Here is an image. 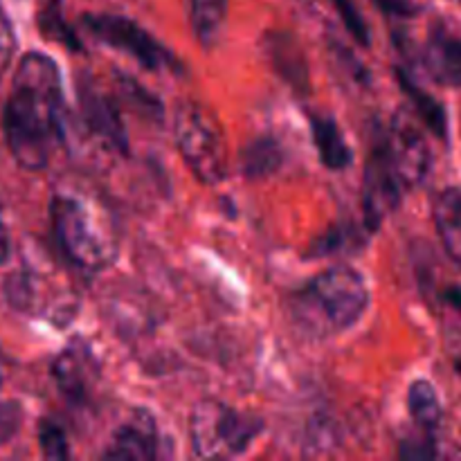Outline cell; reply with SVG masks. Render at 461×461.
<instances>
[{
  "mask_svg": "<svg viewBox=\"0 0 461 461\" xmlns=\"http://www.w3.org/2000/svg\"><path fill=\"white\" fill-rule=\"evenodd\" d=\"M0 383H3V363H0Z\"/></svg>",
  "mask_w": 461,
  "mask_h": 461,
  "instance_id": "30",
  "label": "cell"
},
{
  "mask_svg": "<svg viewBox=\"0 0 461 461\" xmlns=\"http://www.w3.org/2000/svg\"><path fill=\"white\" fill-rule=\"evenodd\" d=\"M444 297H446V302L453 306V309H457L461 313V291H459V288H448Z\"/></svg>",
  "mask_w": 461,
  "mask_h": 461,
  "instance_id": "29",
  "label": "cell"
},
{
  "mask_svg": "<svg viewBox=\"0 0 461 461\" xmlns=\"http://www.w3.org/2000/svg\"><path fill=\"white\" fill-rule=\"evenodd\" d=\"M264 430V421L252 414H241L219 401H203L194 408L192 446L198 457L219 459L246 453L248 446Z\"/></svg>",
  "mask_w": 461,
  "mask_h": 461,
  "instance_id": "5",
  "label": "cell"
},
{
  "mask_svg": "<svg viewBox=\"0 0 461 461\" xmlns=\"http://www.w3.org/2000/svg\"><path fill=\"white\" fill-rule=\"evenodd\" d=\"M374 3H376L385 14H392V16L399 18H410L419 14V7L414 0H374Z\"/></svg>",
  "mask_w": 461,
  "mask_h": 461,
  "instance_id": "27",
  "label": "cell"
},
{
  "mask_svg": "<svg viewBox=\"0 0 461 461\" xmlns=\"http://www.w3.org/2000/svg\"><path fill=\"white\" fill-rule=\"evenodd\" d=\"M432 216L444 250L461 268V189L446 187L439 192L432 205Z\"/></svg>",
  "mask_w": 461,
  "mask_h": 461,
  "instance_id": "14",
  "label": "cell"
},
{
  "mask_svg": "<svg viewBox=\"0 0 461 461\" xmlns=\"http://www.w3.org/2000/svg\"><path fill=\"white\" fill-rule=\"evenodd\" d=\"M383 144H385L387 160L403 192L419 187L430 174L432 153L417 120L408 111L396 113L387 129V138H383Z\"/></svg>",
  "mask_w": 461,
  "mask_h": 461,
  "instance_id": "7",
  "label": "cell"
},
{
  "mask_svg": "<svg viewBox=\"0 0 461 461\" xmlns=\"http://www.w3.org/2000/svg\"><path fill=\"white\" fill-rule=\"evenodd\" d=\"M457 369H459V376H461V360L457 363Z\"/></svg>",
  "mask_w": 461,
  "mask_h": 461,
  "instance_id": "31",
  "label": "cell"
},
{
  "mask_svg": "<svg viewBox=\"0 0 461 461\" xmlns=\"http://www.w3.org/2000/svg\"><path fill=\"white\" fill-rule=\"evenodd\" d=\"M333 5H336V9L340 12L342 23H345V27L349 30V34L354 36L356 43H360L363 48H367L369 30H367V23H365V18L360 16L358 7H356L351 0H333Z\"/></svg>",
  "mask_w": 461,
  "mask_h": 461,
  "instance_id": "23",
  "label": "cell"
},
{
  "mask_svg": "<svg viewBox=\"0 0 461 461\" xmlns=\"http://www.w3.org/2000/svg\"><path fill=\"white\" fill-rule=\"evenodd\" d=\"M90 36L102 43L129 54L131 59L151 72H176L178 63L171 57L169 50L158 43L144 27L133 23L131 18L115 16V14H88L81 18Z\"/></svg>",
  "mask_w": 461,
  "mask_h": 461,
  "instance_id": "6",
  "label": "cell"
},
{
  "mask_svg": "<svg viewBox=\"0 0 461 461\" xmlns=\"http://www.w3.org/2000/svg\"><path fill=\"white\" fill-rule=\"evenodd\" d=\"M158 455L156 421L147 410H135L133 417L117 428L111 448L104 453L106 459L149 461Z\"/></svg>",
  "mask_w": 461,
  "mask_h": 461,
  "instance_id": "11",
  "label": "cell"
},
{
  "mask_svg": "<svg viewBox=\"0 0 461 461\" xmlns=\"http://www.w3.org/2000/svg\"><path fill=\"white\" fill-rule=\"evenodd\" d=\"M9 252H12V243H9V234L7 228H5L3 219H0V266L7 264Z\"/></svg>",
  "mask_w": 461,
  "mask_h": 461,
  "instance_id": "28",
  "label": "cell"
},
{
  "mask_svg": "<svg viewBox=\"0 0 461 461\" xmlns=\"http://www.w3.org/2000/svg\"><path fill=\"white\" fill-rule=\"evenodd\" d=\"M300 315L320 333H340L354 327L369 306L365 277L351 266L324 270L297 297Z\"/></svg>",
  "mask_w": 461,
  "mask_h": 461,
  "instance_id": "3",
  "label": "cell"
},
{
  "mask_svg": "<svg viewBox=\"0 0 461 461\" xmlns=\"http://www.w3.org/2000/svg\"><path fill=\"white\" fill-rule=\"evenodd\" d=\"M435 455L437 450L430 437H423V439H410L401 446V457L403 459H432Z\"/></svg>",
  "mask_w": 461,
  "mask_h": 461,
  "instance_id": "26",
  "label": "cell"
},
{
  "mask_svg": "<svg viewBox=\"0 0 461 461\" xmlns=\"http://www.w3.org/2000/svg\"><path fill=\"white\" fill-rule=\"evenodd\" d=\"M39 446L45 459H68L70 457V446L61 426L54 421H41L39 426Z\"/></svg>",
  "mask_w": 461,
  "mask_h": 461,
  "instance_id": "22",
  "label": "cell"
},
{
  "mask_svg": "<svg viewBox=\"0 0 461 461\" xmlns=\"http://www.w3.org/2000/svg\"><path fill=\"white\" fill-rule=\"evenodd\" d=\"M311 133H313V144L318 149V158L322 165L331 171H342L351 165V149L347 144L345 133L338 126L336 120L327 115H315L311 120Z\"/></svg>",
  "mask_w": 461,
  "mask_h": 461,
  "instance_id": "15",
  "label": "cell"
},
{
  "mask_svg": "<svg viewBox=\"0 0 461 461\" xmlns=\"http://www.w3.org/2000/svg\"><path fill=\"white\" fill-rule=\"evenodd\" d=\"M408 410L412 414L414 423L421 428L426 435L439 428L441 423V403L435 387L428 381H414L408 390Z\"/></svg>",
  "mask_w": 461,
  "mask_h": 461,
  "instance_id": "19",
  "label": "cell"
},
{
  "mask_svg": "<svg viewBox=\"0 0 461 461\" xmlns=\"http://www.w3.org/2000/svg\"><path fill=\"white\" fill-rule=\"evenodd\" d=\"M117 88H120V99L126 104V106L142 113V115L153 117V120H156V117L160 120L162 115L160 102H158L156 97H151L144 88H140L133 79H129V77H120V79H117Z\"/></svg>",
  "mask_w": 461,
  "mask_h": 461,
  "instance_id": "21",
  "label": "cell"
},
{
  "mask_svg": "<svg viewBox=\"0 0 461 461\" xmlns=\"http://www.w3.org/2000/svg\"><path fill=\"white\" fill-rule=\"evenodd\" d=\"M79 108L81 122L95 138L102 140L108 149L117 153L129 151L124 122H122L120 108L113 99L97 93L93 86H79Z\"/></svg>",
  "mask_w": 461,
  "mask_h": 461,
  "instance_id": "9",
  "label": "cell"
},
{
  "mask_svg": "<svg viewBox=\"0 0 461 461\" xmlns=\"http://www.w3.org/2000/svg\"><path fill=\"white\" fill-rule=\"evenodd\" d=\"M176 147L194 178L219 185L228 178V142L219 117L196 99H185L176 108Z\"/></svg>",
  "mask_w": 461,
  "mask_h": 461,
  "instance_id": "4",
  "label": "cell"
},
{
  "mask_svg": "<svg viewBox=\"0 0 461 461\" xmlns=\"http://www.w3.org/2000/svg\"><path fill=\"white\" fill-rule=\"evenodd\" d=\"M36 23H39L41 34L48 41L61 43L63 48L79 52L81 43L77 39L75 30L63 21L61 0H39V12H36Z\"/></svg>",
  "mask_w": 461,
  "mask_h": 461,
  "instance_id": "20",
  "label": "cell"
},
{
  "mask_svg": "<svg viewBox=\"0 0 461 461\" xmlns=\"http://www.w3.org/2000/svg\"><path fill=\"white\" fill-rule=\"evenodd\" d=\"M14 160L23 169H43L63 142V86L57 63L39 52L21 59L3 115Z\"/></svg>",
  "mask_w": 461,
  "mask_h": 461,
  "instance_id": "1",
  "label": "cell"
},
{
  "mask_svg": "<svg viewBox=\"0 0 461 461\" xmlns=\"http://www.w3.org/2000/svg\"><path fill=\"white\" fill-rule=\"evenodd\" d=\"M23 426V408L16 401H0V446L12 441Z\"/></svg>",
  "mask_w": 461,
  "mask_h": 461,
  "instance_id": "24",
  "label": "cell"
},
{
  "mask_svg": "<svg viewBox=\"0 0 461 461\" xmlns=\"http://www.w3.org/2000/svg\"><path fill=\"white\" fill-rule=\"evenodd\" d=\"M264 50L270 66L282 77L284 84L291 86L297 95H309V66H306V57L295 36L288 32H268L264 36Z\"/></svg>",
  "mask_w": 461,
  "mask_h": 461,
  "instance_id": "10",
  "label": "cell"
},
{
  "mask_svg": "<svg viewBox=\"0 0 461 461\" xmlns=\"http://www.w3.org/2000/svg\"><path fill=\"white\" fill-rule=\"evenodd\" d=\"M423 68L444 86L461 88V39L437 32L423 48Z\"/></svg>",
  "mask_w": 461,
  "mask_h": 461,
  "instance_id": "13",
  "label": "cell"
},
{
  "mask_svg": "<svg viewBox=\"0 0 461 461\" xmlns=\"http://www.w3.org/2000/svg\"><path fill=\"white\" fill-rule=\"evenodd\" d=\"M403 187L387 160L385 144L378 140L374 149L369 151L367 165H365V180H363V216L365 228L369 232H376L383 225V221L399 207Z\"/></svg>",
  "mask_w": 461,
  "mask_h": 461,
  "instance_id": "8",
  "label": "cell"
},
{
  "mask_svg": "<svg viewBox=\"0 0 461 461\" xmlns=\"http://www.w3.org/2000/svg\"><path fill=\"white\" fill-rule=\"evenodd\" d=\"M14 45H16V41H14L12 25H9L7 16L0 12V79H3L5 70H7V66L12 63Z\"/></svg>",
  "mask_w": 461,
  "mask_h": 461,
  "instance_id": "25",
  "label": "cell"
},
{
  "mask_svg": "<svg viewBox=\"0 0 461 461\" xmlns=\"http://www.w3.org/2000/svg\"><path fill=\"white\" fill-rule=\"evenodd\" d=\"M50 216L57 241L72 264L99 273L115 261L120 250L115 221L97 201L59 192L50 203Z\"/></svg>",
  "mask_w": 461,
  "mask_h": 461,
  "instance_id": "2",
  "label": "cell"
},
{
  "mask_svg": "<svg viewBox=\"0 0 461 461\" xmlns=\"http://www.w3.org/2000/svg\"><path fill=\"white\" fill-rule=\"evenodd\" d=\"M284 160V151L277 140L259 138L243 147L239 156V165L246 178H264V176L275 174Z\"/></svg>",
  "mask_w": 461,
  "mask_h": 461,
  "instance_id": "17",
  "label": "cell"
},
{
  "mask_svg": "<svg viewBox=\"0 0 461 461\" xmlns=\"http://www.w3.org/2000/svg\"><path fill=\"white\" fill-rule=\"evenodd\" d=\"M399 84L401 88H403V93L410 97V102H412L414 111L421 117L423 124H426L439 140L448 138V120H446L444 106H441L432 95H428L426 90L419 88L405 72H399Z\"/></svg>",
  "mask_w": 461,
  "mask_h": 461,
  "instance_id": "18",
  "label": "cell"
},
{
  "mask_svg": "<svg viewBox=\"0 0 461 461\" xmlns=\"http://www.w3.org/2000/svg\"><path fill=\"white\" fill-rule=\"evenodd\" d=\"M52 378L61 394L72 403H84L93 381L97 378V367L93 356L84 347H66L52 363Z\"/></svg>",
  "mask_w": 461,
  "mask_h": 461,
  "instance_id": "12",
  "label": "cell"
},
{
  "mask_svg": "<svg viewBox=\"0 0 461 461\" xmlns=\"http://www.w3.org/2000/svg\"><path fill=\"white\" fill-rule=\"evenodd\" d=\"M228 16V0H189V21L198 43L214 48Z\"/></svg>",
  "mask_w": 461,
  "mask_h": 461,
  "instance_id": "16",
  "label": "cell"
}]
</instances>
